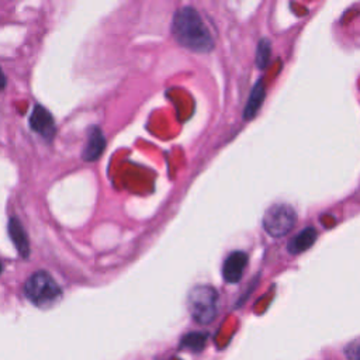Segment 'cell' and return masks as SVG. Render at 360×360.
Here are the masks:
<instances>
[{"label":"cell","mask_w":360,"mask_h":360,"mask_svg":"<svg viewBox=\"0 0 360 360\" xmlns=\"http://www.w3.org/2000/svg\"><path fill=\"white\" fill-rule=\"evenodd\" d=\"M172 32L179 45L198 53L214 48V38L200 13L193 7L177 10L173 17Z\"/></svg>","instance_id":"cell-1"},{"label":"cell","mask_w":360,"mask_h":360,"mask_svg":"<svg viewBox=\"0 0 360 360\" xmlns=\"http://www.w3.org/2000/svg\"><path fill=\"white\" fill-rule=\"evenodd\" d=\"M27 298L39 308H48L59 301L62 290L46 271L34 273L24 285Z\"/></svg>","instance_id":"cell-2"},{"label":"cell","mask_w":360,"mask_h":360,"mask_svg":"<svg viewBox=\"0 0 360 360\" xmlns=\"http://www.w3.org/2000/svg\"><path fill=\"white\" fill-rule=\"evenodd\" d=\"M188 311L193 319L207 325L212 322L218 312V292L210 285H195L188 294Z\"/></svg>","instance_id":"cell-3"},{"label":"cell","mask_w":360,"mask_h":360,"mask_svg":"<svg viewBox=\"0 0 360 360\" xmlns=\"http://www.w3.org/2000/svg\"><path fill=\"white\" fill-rule=\"evenodd\" d=\"M297 222V214L292 207L287 204H274L266 210L263 217V228L264 231L274 236L287 235Z\"/></svg>","instance_id":"cell-4"},{"label":"cell","mask_w":360,"mask_h":360,"mask_svg":"<svg viewBox=\"0 0 360 360\" xmlns=\"http://www.w3.org/2000/svg\"><path fill=\"white\" fill-rule=\"evenodd\" d=\"M246 264H248V256L243 252L240 250L232 252L222 264V276L225 281L232 284L238 283L242 278Z\"/></svg>","instance_id":"cell-5"},{"label":"cell","mask_w":360,"mask_h":360,"mask_svg":"<svg viewBox=\"0 0 360 360\" xmlns=\"http://www.w3.org/2000/svg\"><path fill=\"white\" fill-rule=\"evenodd\" d=\"M31 128L46 139H51L55 134V122L51 112L42 105H35L30 117Z\"/></svg>","instance_id":"cell-6"},{"label":"cell","mask_w":360,"mask_h":360,"mask_svg":"<svg viewBox=\"0 0 360 360\" xmlns=\"http://www.w3.org/2000/svg\"><path fill=\"white\" fill-rule=\"evenodd\" d=\"M104 148H105V138L101 129L97 127H93L89 132V138L82 152V158L86 162H93L104 152Z\"/></svg>","instance_id":"cell-7"},{"label":"cell","mask_w":360,"mask_h":360,"mask_svg":"<svg viewBox=\"0 0 360 360\" xmlns=\"http://www.w3.org/2000/svg\"><path fill=\"white\" fill-rule=\"evenodd\" d=\"M8 233H10L13 243L15 245L18 253L22 257H27L30 255V242H28L27 233H25L21 222L17 218H11L8 221Z\"/></svg>","instance_id":"cell-8"},{"label":"cell","mask_w":360,"mask_h":360,"mask_svg":"<svg viewBox=\"0 0 360 360\" xmlns=\"http://www.w3.org/2000/svg\"><path fill=\"white\" fill-rule=\"evenodd\" d=\"M316 240V231L312 226H308L302 229L300 233H297L287 245L288 252L292 255H298L307 249H309L314 242Z\"/></svg>","instance_id":"cell-9"},{"label":"cell","mask_w":360,"mask_h":360,"mask_svg":"<svg viewBox=\"0 0 360 360\" xmlns=\"http://www.w3.org/2000/svg\"><path fill=\"white\" fill-rule=\"evenodd\" d=\"M263 100H264V87H263V82L259 80L250 91V96L248 98V103H246V107L243 111V117L246 120L253 118L256 115V112L259 111V108L262 107Z\"/></svg>","instance_id":"cell-10"},{"label":"cell","mask_w":360,"mask_h":360,"mask_svg":"<svg viewBox=\"0 0 360 360\" xmlns=\"http://www.w3.org/2000/svg\"><path fill=\"white\" fill-rule=\"evenodd\" d=\"M270 53H271V46H270V41L263 38L259 41L257 44V49H256V65L259 69H264L270 60Z\"/></svg>","instance_id":"cell-11"},{"label":"cell","mask_w":360,"mask_h":360,"mask_svg":"<svg viewBox=\"0 0 360 360\" xmlns=\"http://www.w3.org/2000/svg\"><path fill=\"white\" fill-rule=\"evenodd\" d=\"M181 343H183V346H184V347L198 352V350H201V349L204 347V343H205V335H202V333H197V332H194V333H188L187 336H184V339H183V342H181Z\"/></svg>","instance_id":"cell-12"},{"label":"cell","mask_w":360,"mask_h":360,"mask_svg":"<svg viewBox=\"0 0 360 360\" xmlns=\"http://www.w3.org/2000/svg\"><path fill=\"white\" fill-rule=\"evenodd\" d=\"M4 86H6V76H4V73H3V70L0 68V90H3Z\"/></svg>","instance_id":"cell-13"},{"label":"cell","mask_w":360,"mask_h":360,"mask_svg":"<svg viewBox=\"0 0 360 360\" xmlns=\"http://www.w3.org/2000/svg\"><path fill=\"white\" fill-rule=\"evenodd\" d=\"M1 269H3V266H1V263H0V273H1Z\"/></svg>","instance_id":"cell-14"}]
</instances>
